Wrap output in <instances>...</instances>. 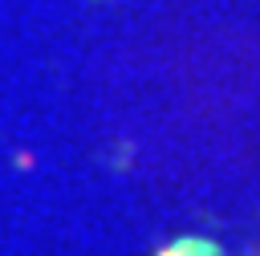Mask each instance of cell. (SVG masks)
Wrapping results in <instances>:
<instances>
[{
  "label": "cell",
  "mask_w": 260,
  "mask_h": 256,
  "mask_svg": "<svg viewBox=\"0 0 260 256\" xmlns=\"http://www.w3.org/2000/svg\"><path fill=\"white\" fill-rule=\"evenodd\" d=\"M162 256H219V252H215V244H203V240H179Z\"/></svg>",
  "instance_id": "6da1fadb"
}]
</instances>
